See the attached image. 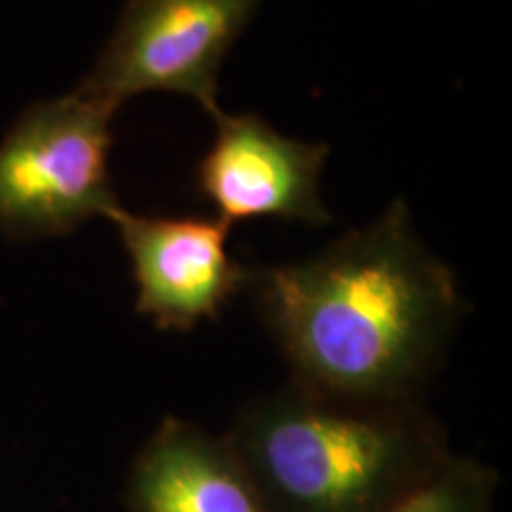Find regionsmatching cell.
I'll use <instances>...</instances> for the list:
<instances>
[{"instance_id":"cell-1","label":"cell","mask_w":512,"mask_h":512,"mask_svg":"<svg viewBox=\"0 0 512 512\" xmlns=\"http://www.w3.org/2000/svg\"><path fill=\"white\" fill-rule=\"evenodd\" d=\"M245 292L292 384L354 403L415 401L465 311L403 200L311 259L247 266Z\"/></svg>"},{"instance_id":"cell-6","label":"cell","mask_w":512,"mask_h":512,"mask_svg":"<svg viewBox=\"0 0 512 512\" xmlns=\"http://www.w3.org/2000/svg\"><path fill=\"white\" fill-rule=\"evenodd\" d=\"M128 252L136 311L159 330L190 332L216 320L245 292L247 266L228 252V223L202 216H147L117 207L110 214Z\"/></svg>"},{"instance_id":"cell-8","label":"cell","mask_w":512,"mask_h":512,"mask_svg":"<svg viewBox=\"0 0 512 512\" xmlns=\"http://www.w3.org/2000/svg\"><path fill=\"white\" fill-rule=\"evenodd\" d=\"M496 484L491 467L451 453L430 479L387 512H494Z\"/></svg>"},{"instance_id":"cell-4","label":"cell","mask_w":512,"mask_h":512,"mask_svg":"<svg viewBox=\"0 0 512 512\" xmlns=\"http://www.w3.org/2000/svg\"><path fill=\"white\" fill-rule=\"evenodd\" d=\"M264 0H126L110 41L76 91L117 112L143 93H178L221 114V64Z\"/></svg>"},{"instance_id":"cell-7","label":"cell","mask_w":512,"mask_h":512,"mask_svg":"<svg viewBox=\"0 0 512 512\" xmlns=\"http://www.w3.org/2000/svg\"><path fill=\"white\" fill-rule=\"evenodd\" d=\"M128 512H268L226 434L166 415L128 470Z\"/></svg>"},{"instance_id":"cell-3","label":"cell","mask_w":512,"mask_h":512,"mask_svg":"<svg viewBox=\"0 0 512 512\" xmlns=\"http://www.w3.org/2000/svg\"><path fill=\"white\" fill-rule=\"evenodd\" d=\"M112 117L76 88L19 114L0 140L5 238H60L121 207L110 174Z\"/></svg>"},{"instance_id":"cell-2","label":"cell","mask_w":512,"mask_h":512,"mask_svg":"<svg viewBox=\"0 0 512 512\" xmlns=\"http://www.w3.org/2000/svg\"><path fill=\"white\" fill-rule=\"evenodd\" d=\"M226 437L268 512H387L451 456L418 401H339L292 382L247 403Z\"/></svg>"},{"instance_id":"cell-5","label":"cell","mask_w":512,"mask_h":512,"mask_svg":"<svg viewBox=\"0 0 512 512\" xmlns=\"http://www.w3.org/2000/svg\"><path fill=\"white\" fill-rule=\"evenodd\" d=\"M214 143L195 169V188L228 226L280 219L320 228L332 221L320 200L330 147L287 138L259 114H216Z\"/></svg>"}]
</instances>
